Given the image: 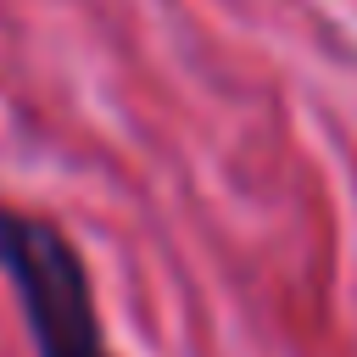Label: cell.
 I'll return each mask as SVG.
<instances>
[{
	"label": "cell",
	"instance_id": "obj_1",
	"mask_svg": "<svg viewBox=\"0 0 357 357\" xmlns=\"http://www.w3.org/2000/svg\"><path fill=\"white\" fill-rule=\"evenodd\" d=\"M0 273L17 296L33 357H117L95 307V279L73 234L0 201Z\"/></svg>",
	"mask_w": 357,
	"mask_h": 357
}]
</instances>
